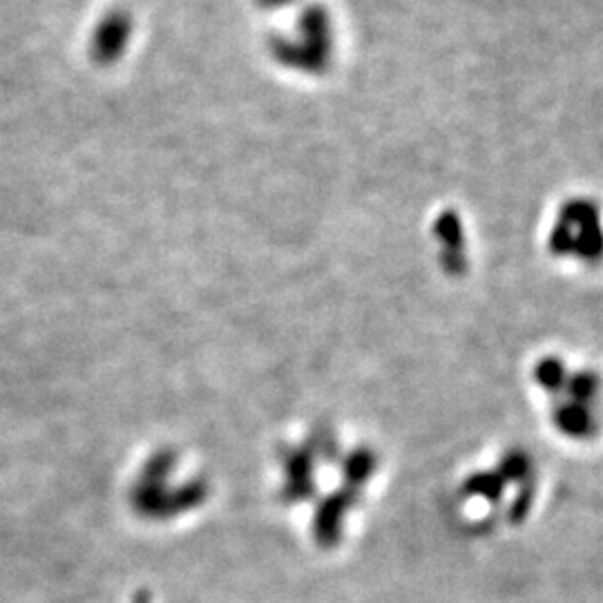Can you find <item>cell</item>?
<instances>
[{
    "label": "cell",
    "instance_id": "277c9868",
    "mask_svg": "<svg viewBox=\"0 0 603 603\" xmlns=\"http://www.w3.org/2000/svg\"><path fill=\"white\" fill-rule=\"evenodd\" d=\"M264 9H284L291 3H298V0H257Z\"/></svg>",
    "mask_w": 603,
    "mask_h": 603
},
{
    "label": "cell",
    "instance_id": "3957f363",
    "mask_svg": "<svg viewBox=\"0 0 603 603\" xmlns=\"http://www.w3.org/2000/svg\"><path fill=\"white\" fill-rule=\"evenodd\" d=\"M132 30V18L126 12H112L105 16L92 34V59L99 65L117 63L126 52Z\"/></svg>",
    "mask_w": 603,
    "mask_h": 603
},
{
    "label": "cell",
    "instance_id": "7a4b0ae2",
    "mask_svg": "<svg viewBox=\"0 0 603 603\" xmlns=\"http://www.w3.org/2000/svg\"><path fill=\"white\" fill-rule=\"evenodd\" d=\"M550 248L561 257L597 262L603 255V215L592 199H568L550 228Z\"/></svg>",
    "mask_w": 603,
    "mask_h": 603
},
{
    "label": "cell",
    "instance_id": "6da1fadb",
    "mask_svg": "<svg viewBox=\"0 0 603 603\" xmlns=\"http://www.w3.org/2000/svg\"><path fill=\"white\" fill-rule=\"evenodd\" d=\"M271 54L277 63L293 72H327L335 54V25L329 9L320 5L304 9L289 34L273 38Z\"/></svg>",
    "mask_w": 603,
    "mask_h": 603
}]
</instances>
